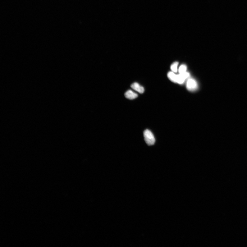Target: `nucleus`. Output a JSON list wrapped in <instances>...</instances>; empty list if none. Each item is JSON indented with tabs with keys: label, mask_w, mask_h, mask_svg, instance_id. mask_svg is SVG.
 Here are the masks:
<instances>
[{
	"label": "nucleus",
	"mask_w": 247,
	"mask_h": 247,
	"mask_svg": "<svg viewBox=\"0 0 247 247\" xmlns=\"http://www.w3.org/2000/svg\"><path fill=\"white\" fill-rule=\"evenodd\" d=\"M179 62H175L171 65V70L174 72H177V66L178 65Z\"/></svg>",
	"instance_id": "obj_8"
},
{
	"label": "nucleus",
	"mask_w": 247,
	"mask_h": 247,
	"mask_svg": "<svg viewBox=\"0 0 247 247\" xmlns=\"http://www.w3.org/2000/svg\"><path fill=\"white\" fill-rule=\"evenodd\" d=\"M125 96L126 98L129 99L133 100L136 98L138 97V95L132 91L129 90L125 93Z\"/></svg>",
	"instance_id": "obj_5"
},
{
	"label": "nucleus",
	"mask_w": 247,
	"mask_h": 247,
	"mask_svg": "<svg viewBox=\"0 0 247 247\" xmlns=\"http://www.w3.org/2000/svg\"><path fill=\"white\" fill-rule=\"evenodd\" d=\"M187 67L185 65H181L179 67V71L180 74H182L186 72Z\"/></svg>",
	"instance_id": "obj_7"
},
{
	"label": "nucleus",
	"mask_w": 247,
	"mask_h": 247,
	"mask_svg": "<svg viewBox=\"0 0 247 247\" xmlns=\"http://www.w3.org/2000/svg\"><path fill=\"white\" fill-rule=\"evenodd\" d=\"M145 141L149 146L153 145L155 143V138L153 134L149 130H146L144 132Z\"/></svg>",
	"instance_id": "obj_1"
},
{
	"label": "nucleus",
	"mask_w": 247,
	"mask_h": 247,
	"mask_svg": "<svg viewBox=\"0 0 247 247\" xmlns=\"http://www.w3.org/2000/svg\"><path fill=\"white\" fill-rule=\"evenodd\" d=\"M198 85L197 82L193 79H190L188 80L186 87L188 90L189 91L195 90L197 88Z\"/></svg>",
	"instance_id": "obj_2"
},
{
	"label": "nucleus",
	"mask_w": 247,
	"mask_h": 247,
	"mask_svg": "<svg viewBox=\"0 0 247 247\" xmlns=\"http://www.w3.org/2000/svg\"><path fill=\"white\" fill-rule=\"evenodd\" d=\"M131 87L134 90L138 92L140 94H143L144 91V88L137 82H135L132 84L131 85Z\"/></svg>",
	"instance_id": "obj_4"
},
{
	"label": "nucleus",
	"mask_w": 247,
	"mask_h": 247,
	"mask_svg": "<svg viewBox=\"0 0 247 247\" xmlns=\"http://www.w3.org/2000/svg\"><path fill=\"white\" fill-rule=\"evenodd\" d=\"M190 76V74L189 72H186L185 73L180 74L177 75L176 79V83L180 84H182L185 81L186 79Z\"/></svg>",
	"instance_id": "obj_3"
},
{
	"label": "nucleus",
	"mask_w": 247,
	"mask_h": 247,
	"mask_svg": "<svg viewBox=\"0 0 247 247\" xmlns=\"http://www.w3.org/2000/svg\"><path fill=\"white\" fill-rule=\"evenodd\" d=\"M176 75L173 71L169 72L167 74L168 77L170 80L175 83H176Z\"/></svg>",
	"instance_id": "obj_6"
}]
</instances>
